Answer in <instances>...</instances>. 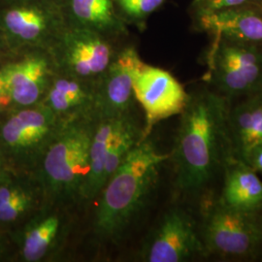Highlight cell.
Segmentation results:
<instances>
[{"label": "cell", "mask_w": 262, "mask_h": 262, "mask_svg": "<svg viewBox=\"0 0 262 262\" xmlns=\"http://www.w3.org/2000/svg\"><path fill=\"white\" fill-rule=\"evenodd\" d=\"M229 108L230 99L214 89L204 86L189 94L169 157L180 191L201 190L233 156L227 130Z\"/></svg>", "instance_id": "cell-1"}, {"label": "cell", "mask_w": 262, "mask_h": 262, "mask_svg": "<svg viewBox=\"0 0 262 262\" xmlns=\"http://www.w3.org/2000/svg\"><path fill=\"white\" fill-rule=\"evenodd\" d=\"M170 155L141 141L104 185L94 216V232L103 240H116L147 204L159 178V168Z\"/></svg>", "instance_id": "cell-2"}, {"label": "cell", "mask_w": 262, "mask_h": 262, "mask_svg": "<svg viewBox=\"0 0 262 262\" xmlns=\"http://www.w3.org/2000/svg\"><path fill=\"white\" fill-rule=\"evenodd\" d=\"M96 122L94 115L78 116L62 122L33 171V177L45 197V204L60 205L80 200L89 172Z\"/></svg>", "instance_id": "cell-3"}, {"label": "cell", "mask_w": 262, "mask_h": 262, "mask_svg": "<svg viewBox=\"0 0 262 262\" xmlns=\"http://www.w3.org/2000/svg\"><path fill=\"white\" fill-rule=\"evenodd\" d=\"M67 25L60 0H0V31L11 53L48 49Z\"/></svg>", "instance_id": "cell-4"}, {"label": "cell", "mask_w": 262, "mask_h": 262, "mask_svg": "<svg viewBox=\"0 0 262 262\" xmlns=\"http://www.w3.org/2000/svg\"><path fill=\"white\" fill-rule=\"evenodd\" d=\"M207 64L209 83L230 100L262 90V46L213 37Z\"/></svg>", "instance_id": "cell-5"}, {"label": "cell", "mask_w": 262, "mask_h": 262, "mask_svg": "<svg viewBox=\"0 0 262 262\" xmlns=\"http://www.w3.org/2000/svg\"><path fill=\"white\" fill-rule=\"evenodd\" d=\"M62 122L43 104L16 109L0 125V155L33 173Z\"/></svg>", "instance_id": "cell-6"}, {"label": "cell", "mask_w": 262, "mask_h": 262, "mask_svg": "<svg viewBox=\"0 0 262 262\" xmlns=\"http://www.w3.org/2000/svg\"><path fill=\"white\" fill-rule=\"evenodd\" d=\"M91 29L67 25L48 48L56 72L96 82L124 45Z\"/></svg>", "instance_id": "cell-7"}, {"label": "cell", "mask_w": 262, "mask_h": 262, "mask_svg": "<svg viewBox=\"0 0 262 262\" xmlns=\"http://www.w3.org/2000/svg\"><path fill=\"white\" fill-rule=\"evenodd\" d=\"M202 241L208 254L253 255L262 244L261 217L259 213L236 210L216 200L203 211Z\"/></svg>", "instance_id": "cell-8"}, {"label": "cell", "mask_w": 262, "mask_h": 262, "mask_svg": "<svg viewBox=\"0 0 262 262\" xmlns=\"http://www.w3.org/2000/svg\"><path fill=\"white\" fill-rule=\"evenodd\" d=\"M133 92L146 118L141 141L149 139L159 122L184 112L189 99L185 86L169 71L143 60L133 73Z\"/></svg>", "instance_id": "cell-9"}, {"label": "cell", "mask_w": 262, "mask_h": 262, "mask_svg": "<svg viewBox=\"0 0 262 262\" xmlns=\"http://www.w3.org/2000/svg\"><path fill=\"white\" fill-rule=\"evenodd\" d=\"M208 254L191 215L175 207L162 216L142 251L148 262H182Z\"/></svg>", "instance_id": "cell-10"}, {"label": "cell", "mask_w": 262, "mask_h": 262, "mask_svg": "<svg viewBox=\"0 0 262 262\" xmlns=\"http://www.w3.org/2000/svg\"><path fill=\"white\" fill-rule=\"evenodd\" d=\"M4 66L15 109L41 103L56 73L53 57L43 48L12 53Z\"/></svg>", "instance_id": "cell-11"}, {"label": "cell", "mask_w": 262, "mask_h": 262, "mask_svg": "<svg viewBox=\"0 0 262 262\" xmlns=\"http://www.w3.org/2000/svg\"><path fill=\"white\" fill-rule=\"evenodd\" d=\"M136 48L126 44L95 82L94 115L97 120L130 116L136 101L133 73L140 63Z\"/></svg>", "instance_id": "cell-12"}, {"label": "cell", "mask_w": 262, "mask_h": 262, "mask_svg": "<svg viewBox=\"0 0 262 262\" xmlns=\"http://www.w3.org/2000/svg\"><path fill=\"white\" fill-rule=\"evenodd\" d=\"M191 28L211 37H225L262 46V8L245 5L191 17Z\"/></svg>", "instance_id": "cell-13"}, {"label": "cell", "mask_w": 262, "mask_h": 262, "mask_svg": "<svg viewBox=\"0 0 262 262\" xmlns=\"http://www.w3.org/2000/svg\"><path fill=\"white\" fill-rule=\"evenodd\" d=\"M58 206L45 204L29 216L19 233V254L24 261H44L61 243L66 219Z\"/></svg>", "instance_id": "cell-14"}, {"label": "cell", "mask_w": 262, "mask_h": 262, "mask_svg": "<svg viewBox=\"0 0 262 262\" xmlns=\"http://www.w3.org/2000/svg\"><path fill=\"white\" fill-rule=\"evenodd\" d=\"M68 25L128 43L129 29L118 16L113 0H60Z\"/></svg>", "instance_id": "cell-15"}, {"label": "cell", "mask_w": 262, "mask_h": 262, "mask_svg": "<svg viewBox=\"0 0 262 262\" xmlns=\"http://www.w3.org/2000/svg\"><path fill=\"white\" fill-rule=\"evenodd\" d=\"M94 92L95 82L56 72L41 104L63 121L94 115Z\"/></svg>", "instance_id": "cell-16"}, {"label": "cell", "mask_w": 262, "mask_h": 262, "mask_svg": "<svg viewBox=\"0 0 262 262\" xmlns=\"http://www.w3.org/2000/svg\"><path fill=\"white\" fill-rule=\"evenodd\" d=\"M225 183L220 202L244 212L262 211V181L242 159L231 156L225 161Z\"/></svg>", "instance_id": "cell-17"}, {"label": "cell", "mask_w": 262, "mask_h": 262, "mask_svg": "<svg viewBox=\"0 0 262 262\" xmlns=\"http://www.w3.org/2000/svg\"><path fill=\"white\" fill-rule=\"evenodd\" d=\"M233 108H229L227 130L232 155L244 157L262 143V90L243 97Z\"/></svg>", "instance_id": "cell-18"}, {"label": "cell", "mask_w": 262, "mask_h": 262, "mask_svg": "<svg viewBox=\"0 0 262 262\" xmlns=\"http://www.w3.org/2000/svg\"><path fill=\"white\" fill-rule=\"evenodd\" d=\"M130 116L97 120L90 150L89 172L82 187L80 200H92L104 187L103 170L106 155L114 138Z\"/></svg>", "instance_id": "cell-19"}, {"label": "cell", "mask_w": 262, "mask_h": 262, "mask_svg": "<svg viewBox=\"0 0 262 262\" xmlns=\"http://www.w3.org/2000/svg\"><path fill=\"white\" fill-rule=\"evenodd\" d=\"M45 197L37 181L14 180L0 185V223L10 224L30 216L45 205Z\"/></svg>", "instance_id": "cell-20"}, {"label": "cell", "mask_w": 262, "mask_h": 262, "mask_svg": "<svg viewBox=\"0 0 262 262\" xmlns=\"http://www.w3.org/2000/svg\"><path fill=\"white\" fill-rule=\"evenodd\" d=\"M167 0H113L120 19L127 26L143 32L147 28L148 19L159 11Z\"/></svg>", "instance_id": "cell-21"}, {"label": "cell", "mask_w": 262, "mask_h": 262, "mask_svg": "<svg viewBox=\"0 0 262 262\" xmlns=\"http://www.w3.org/2000/svg\"><path fill=\"white\" fill-rule=\"evenodd\" d=\"M262 0H191L188 6L189 18L213 13L221 10L245 5H259Z\"/></svg>", "instance_id": "cell-22"}, {"label": "cell", "mask_w": 262, "mask_h": 262, "mask_svg": "<svg viewBox=\"0 0 262 262\" xmlns=\"http://www.w3.org/2000/svg\"><path fill=\"white\" fill-rule=\"evenodd\" d=\"M13 107L9 85L5 73L4 60L0 62V111Z\"/></svg>", "instance_id": "cell-23"}, {"label": "cell", "mask_w": 262, "mask_h": 262, "mask_svg": "<svg viewBox=\"0 0 262 262\" xmlns=\"http://www.w3.org/2000/svg\"><path fill=\"white\" fill-rule=\"evenodd\" d=\"M242 160L255 172L262 173V143L253 147Z\"/></svg>", "instance_id": "cell-24"}, {"label": "cell", "mask_w": 262, "mask_h": 262, "mask_svg": "<svg viewBox=\"0 0 262 262\" xmlns=\"http://www.w3.org/2000/svg\"><path fill=\"white\" fill-rule=\"evenodd\" d=\"M10 54H11V52H10L9 49L7 47L5 39H4L1 31H0V58L2 57L3 55H10Z\"/></svg>", "instance_id": "cell-25"}, {"label": "cell", "mask_w": 262, "mask_h": 262, "mask_svg": "<svg viewBox=\"0 0 262 262\" xmlns=\"http://www.w3.org/2000/svg\"><path fill=\"white\" fill-rule=\"evenodd\" d=\"M5 171H7V169H6V166H5L4 159H3V157L0 155V173H1V172H5Z\"/></svg>", "instance_id": "cell-26"}, {"label": "cell", "mask_w": 262, "mask_h": 262, "mask_svg": "<svg viewBox=\"0 0 262 262\" xmlns=\"http://www.w3.org/2000/svg\"><path fill=\"white\" fill-rule=\"evenodd\" d=\"M3 253H4V248H3L2 244L0 242V258L3 256Z\"/></svg>", "instance_id": "cell-27"}, {"label": "cell", "mask_w": 262, "mask_h": 262, "mask_svg": "<svg viewBox=\"0 0 262 262\" xmlns=\"http://www.w3.org/2000/svg\"><path fill=\"white\" fill-rule=\"evenodd\" d=\"M260 7L262 8V1H261V4H260Z\"/></svg>", "instance_id": "cell-28"}]
</instances>
